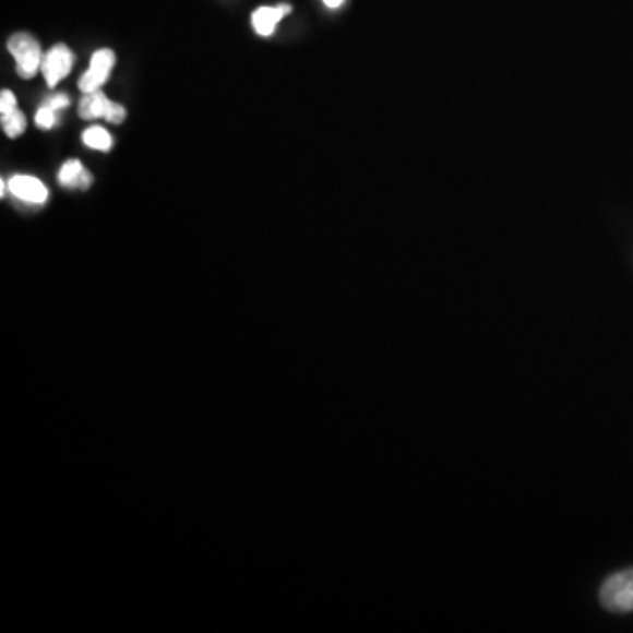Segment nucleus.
Instances as JSON below:
<instances>
[{"instance_id": "f257e3e1", "label": "nucleus", "mask_w": 633, "mask_h": 633, "mask_svg": "<svg viewBox=\"0 0 633 633\" xmlns=\"http://www.w3.org/2000/svg\"><path fill=\"white\" fill-rule=\"evenodd\" d=\"M601 606L607 611L624 612L633 611V569L623 570L618 574L611 575L604 583L600 589Z\"/></svg>"}, {"instance_id": "f03ea898", "label": "nucleus", "mask_w": 633, "mask_h": 633, "mask_svg": "<svg viewBox=\"0 0 633 633\" xmlns=\"http://www.w3.org/2000/svg\"><path fill=\"white\" fill-rule=\"evenodd\" d=\"M8 50L16 60V71L23 80L36 76L37 69L41 68L43 63L41 46L36 41V37L27 32H19L10 37Z\"/></svg>"}, {"instance_id": "7ed1b4c3", "label": "nucleus", "mask_w": 633, "mask_h": 633, "mask_svg": "<svg viewBox=\"0 0 633 633\" xmlns=\"http://www.w3.org/2000/svg\"><path fill=\"white\" fill-rule=\"evenodd\" d=\"M126 108L109 100L103 92H92L83 95L80 103V117L83 120H94V118H105L109 123H122L126 120Z\"/></svg>"}, {"instance_id": "20e7f679", "label": "nucleus", "mask_w": 633, "mask_h": 633, "mask_svg": "<svg viewBox=\"0 0 633 633\" xmlns=\"http://www.w3.org/2000/svg\"><path fill=\"white\" fill-rule=\"evenodd\" d=\"M115 62H117V57L108 48L95 51L92 55L91 68L80 80V88H82L83 94L100 91V86L108 82L109 74L114 71Z\"/></svg>"}, {"instance_id": "39448f33", "label": "nucleus", "mask_w": 633, "mask_h": 633, "mask_svg": "<svg viewBox=\"0 0 633 633\" xmlns=\"http://www.w3.org/2000/svg\"><path fill=\"white\" fill-rule=\"evenodd\" d=\"M74 65L73 51L65 45H57L43 57L41 71L50 88L59 85L63 77H68Z\"/></svg>"}, {"instance_id": "423d86ee", "label": "nucleus", "mask_w": 633, "mask_h": 633, "mask_svg": "<svg viewBox=\"0 0 633 633\" xmlns=\"http://www.w3.org/2000/svg\"><path fill=\"white\" fill-rule=\"evenodd\" d=\"M11 194L20 201L31 204H43L48 200V189L41 180L27 175H16L10 180Z\"/></svg>"}, {"instance_id": "0eeeda50", "label": "nucleus", "mask_w": 633, "mask_h": 633, "mask_svg": "<svg viewBox=\"0 0 633 633\" xmlns=\"http://www.w3.org/2000/svg\"><path fill=\"white\" fill-rule=\"evenodd\" d=\"M290 11H292V5L290 4H278L275 5V8H270V5L259 8V10L253 11L252 14L253 28H255L259 36H272L273 32H275L276 25H278V23H280Z\"/></svg>"}, {"instance_id": "6e6552de", "label": "nucleus", "mask_w": 633, "mask_h": 633, "mask_svg": "<svg viewBox=\"0 0 633 633\" xmlns=\"http://www.w3.org/2000/svg\"><path fill=\"white\" fill-rule=\"evenodd\" d=\"M59 181L63 187H82V189H88L92 183L91 172L83 168L82 163L76 160V158H71L68 163L63 164L59 172Z\"/></svg>"}, {"instance_id": "1a4fd4ad", "label": "nucleus", "mask_w": 633, "mask_h": 633, "mask_svg": "<svg viewBox=\"0 0 633 633\" xmlns=\"http://www.w3.org/2000/svg\"><path fill=\"white\" fill-rule=\"evenodd\" d=\"M83 143L88 148L99 150V152H109L114 146V140L109 136V132L103 127H91L83 132Z\"/></svg>"}, {"instance_id": "9d476101", "label": "nucleus", "mask_w": 633, "mask_h": 633, "mask_svg": "<svg viewBox=\"0 0 633 633\" xmlns=\"http://www.w3.org/2000/svg\"><path fill=\"white\" fill-rule=\"evenodd\" d=\"M0 120H2V131L5 132L8 138L22 136L25 129H27V118L19 108L13 109L10 114L2 115Z\"/></svg>"}, {"instance_id": "9b49d317", "label": "nucleus", "mask_w": 633, "mask_h": 633, "mask_svg": "<svg viewBox=\"0 0 633 633\" xmlns=\"http://www.w3.org/2000/svg\"><path fill=\"white\" fill-rule=\"evenodd\" d=\"M55 122H57V111L43 105L36 114V126L48 131L55 126Z\"/></svg>"}, {"instance_id": "f8f14e48", "label": "nucleus", "mask_w": 633, "mask_h": 633, "mask_svg": "<svg viewBox=\"0 0 633 633\" xmlns=\"http://www.w3.org/2000/svg\"><path fill=\"white\" fill-rule=\"evenodd\" d=\"M16 109V97H14L13 92L2 91L0 94V115L10 114Z\"/></svg>"}, {"instance_id": "ddd939ff", "label": "nucleus", "mask_w": 633, "mask_h": 633, "mask_svg": "<svg viewBox=\"0 0 633 633\" xmlns=\"http://www.w3.org/2000/svg\"><path fill=\"white\" fill-rule=\"evenodd\" d=\"M45 106L53 109V111H60V109L68 108L69 97L63 94L55 95V97H50V99L46 100Z\"/></svg>"}, {"instance_id": "4468645a", "label": "nucleus", "mask_w": 633, "mask_h": 633, "mask_svg": "<svg viewBox=\"0 0 633 633\" xmlns=\"http://www.w3.org/2000/svg\"><path fill=\"white\" fill-rule=\"evenodd\" d=\"M322 2H324L327 8H331V10H336V8L344 4V0H322Z\"/></svg>"}, {"instance_id": "2eb2a0df", "label": "nucleus", "mask_w": 633, "mask_h": 633, "mask_svg": "<svg viewBox=\"0 0 633 633\" xmlns=\"http://www.w3.org/2000/svg\"><path fill=\"white\" fill-rule=\"evenodd\" d=\"M0 194H2V198L5 195V181H0Z\"/></svg>"}]
</instances>
